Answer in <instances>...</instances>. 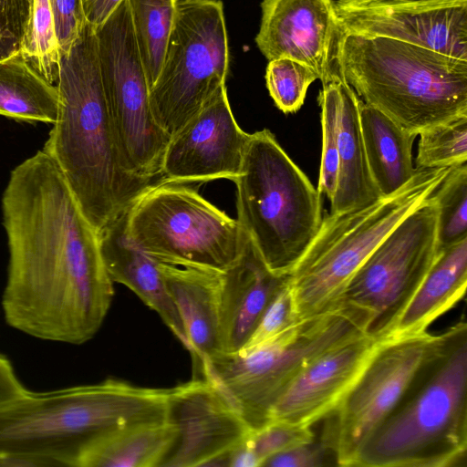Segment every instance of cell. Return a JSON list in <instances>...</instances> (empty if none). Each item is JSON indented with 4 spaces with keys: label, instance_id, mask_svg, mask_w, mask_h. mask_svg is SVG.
Masks as SVG:
<instances>
[{
    "label": "cell",
    "instance_id": "14",
    "mask_svg": "<svg viewBox=\"0 0 467 467\" xmlns=\"http://www.w3.org/2000/svg\"><path fill=\"white\" fill-rule=\"evenodd\" d=\"M338 32L386 37L467 60V0H337Z\"/></svg>",
    "mask_w": 467,
    "mask_h": 467
},
{
    "label": "cell",
    "instance_id": "29",
    "mask_svg": "<svg viewBox=\"0 0 467 467\" xmlns=\"http://www.w3.org/2000/svg\"><path fill=\"white\" fill-rule=\"evenodd\" d=\"M440 249L467 238V163L450 168L434 192Z\"/></svg>",
    "mask_w": 467,
    "mask_h": 467
},
{
    "label": "cell",
    "instance_id": "8",
    "mask_svg": "<svg viewBox=\"0 0 467 467\" xmlns=\"http://www.w3.org/2000/svg\"><path fill=\"white\" fill-rule=\"evenodd\" d=\"M369 314L340 301L329 309L296 320L274 339L246 352H219L194 374L214 383L254 431L287 385L331 348L367 334Z\"/></svg>",
    "mask_w": 467,
    "mask_h": 467
},
{
    "label": "cell",
    "instance_id": "32",
    "mask_svg": "<svg viewBox=\"0 0 467 467\" xmlns=\"http://www.w3.org/2000/svg\"><path fill=\"white\" fill-rule=\"evenodd\" d=\"M318 79L307 66L286 57L269 60L265 83L275 106L284 113H295L304 104L309 86Z\"/></svg>",
    "mask_w": 467,
    "mask_h": 467
},
{
    "label": "cell",
    "instance_id": "25",
    "mask_svg": "<svg viewBox=\"0 0 467 467\" xmlns=\"http://www.w3.org/2000/svg\"><path fill=\"white\" fill-rule=\"evenodd\" d=\"M175 434L167 420L131 424L88 446L77 467H161Z\"/></svg>",
    "mask_w": 467,
    "mask_h": 467
},
{
    "label": "cell",
    "instance_id": "5",
    "mask_svg": "<svg viewBox=\"0 0 467 467\" xmlns=\"http://www.w3.org/2000/svg\"><path fill=\"white\" fill-rule=\"evenodd\" d=\"M333 62L361 100L411 134L467 117V60L390 38L338 32Z\"/></svg>",
    "mask_w": 467,
    "mask_h": 467
},
{
    "label": "cell",
    "instance_id": "7",
    "mask_svg": "<svg viewBox=\"0 0 467 467\" xmlns=\"http://www.w3.org/2000/svg\"><path fill=\"white\" fill-rule=\"evenodd\" d=\"M450 168L417 169L392 194L323 216L317 234L288 275L296 318L317 315L339 303L358 269L406 216L429 200Z\"/></svg>",
    "mask_w": 467,
    "mask_h": 467
},
{
    "label": "cell",
    "instance_id": "15",
    "mask_svg": "<svg viewBox=\"0 0 467 467\" xmlns=\"http://www.w3.org/2000/svg\"><path fill=\"white\" fill-rule=\"evenodd\" d=\"M166 420L176 434L161 467H221L253 431L225 394L203 378L170 388Z\"/></svg>",
    "mask_w": 467,
    "mask_h": 467
},
{
    "label": "cell",
    "instance_id": "20",
    "mask_svg": "<svg viewBox=\"0 0 467 467\" xmlns=\"http://www.w3.org/2000/svg\"><path fill=\"white\" fill-rule=\"evenodd\" d=\"M187 337L194 373L221 352V273L158 263Z\"/></svg>",
    "mask_w": 467,
    "mask_h": 467
},
{
    "label": "cell",
    "instance_id": "13",
    "mask_svg": "<svg viewBox=\"0 0 467 467\" xmlns=\"http://www.w3.org/2000/svg\"><path fill=\"white\" fill-rule=\"evenodd\" d=\"M438 335L382 339L336 410L326 419L322 441L339 466H353L358 451L392 411Z\"/></svg>",
    "mask_w": 467,
    "mask_h": 467
},
{
    "label": "cell",
    "instance_id": "23",
    "mask_svg": "<svg viewBox=\"0 0 467 467\" xmlns=\"http://www.w3.org/2000/svg\"><path fill=\"white\" fill-rule=\"evenodd\" d=\"M467 238L440 249L438 256L411 301L398 320L391 336L420 334L465 294Z\"/></svg>",
    "mask_w": 467,
    "mask_h": 467
},
{
    "label": "cell",
    "instance_id": "18",
    "mask_svg": "<svg viewBox=\"0 0 467 467\" xmlns=\"http://www.w3.org/2000/svg\"><path fill=\"white\" fill-rule=\"evenodd\" d=\"M381 340L364 334L320 355L283 390L269 410L268 421L312 427L326 419L343 400Z\"/></svg>",
    "mask_w": 467,
    "mask_h": 467
},
{
    "label": "cell",
    "instance_id": "22",
    "mask_svg": "<svg viewBox=\"0 0 467 467\" xmlns=\"http://www.w3.org/2000/svg\"><path fill=\"white\" fill-rule=\"evenodd\" d=\"M337 89L339 170L330 213L361 208L381 197L368 165L359 121L360 98L339 74Z\"/></svg>",
    "mask_w": 467,
    "mask_h": 467
},
{
    "label": "cell",
    "instance_id": "34",
    "mask_svg": "<svg viewBox=\"0 0 467 467\" xmlns=\"http://www.w3.org/2000/svg\"><path fill=\"white\" fill-rule=\"evenodd\" d=\"M296 320L294 300L287 280L273 296L257 325L246 342L237 352H246L274 339Z\"/></svg>",
    "mask_w": 467,
    "mask_h": 467
},
{
    "label": "cell",
    "instance_id": "30",
    "mask_svg": "<svg viewBox=\"0 0 467 467\" xmlns=\"http://www.w3.org/2000/svg\"><path fill=\"white\" fill-rule=\"evenodd\" d=\"M416 169L452 167L467 161V117L420 132Z\"/></svg>",
    "mask_w": 467,
    "mask_h": 467
},
{
    "label": "cell",
    "instance_id": "21",
    "mask_svg": "<svg viewBox=\"0 0 467 467\" xmlns=\"http://www.w3.org/2000/svg\"><path fill=\"white\" fill-rule=\"evenodd\" d=\"M99 239L102 259L113 283L133 291L187 348L182 319L159 271L158 262L128 239L123 212L99 233Z\"/></svg>",
    "mask_w": 467,
    "mask_h": 467
},
{
    "label": "cell",
    "instance_id": "27",
    "mask_svg": "<svg viewBox=\"0 0 467 467\" xmlns=\"http://www.w3.org/2000/svg\"><path fill=\"white\" fill-rule=\"evenodd\" d=\"M140 59L150 84L155 83L173 26L177 0H128Z\"/></svg>",
    "mask_w": 467,
    "mask_h": 467
},
{
    "label": "cell",
    "instance_id": "36",
    "mask_svg": "<svg viewBox=\"0 0 467 467\" xmlns=\"http://www.w3.org/2000/svg\"><path fill=\"white\" fill-rule=\"evenodd\" d=\"M53 13L60 54L68 53L87 21L82 0H48Z\"/></svg>",
    "mask_w": 467,
    "mask_h": 467
},
{
    "label": "cell",
    "instance_id": "4",
    "mask_svg": "<svg viewBox=\"0 0 467 467\" xmlns=\"http://www.w3.org/2000/svg\"><path fill=\"white\" fill-rule=\"evenodd\" d=\"M467 324L439 334L398 404L358 452L359 467H465Z\"/></svg>",
    "mask_w": 467,
    "mask_h": 467
},
{
    "label": "cell",
    "instance_id": "6",
    "mask_svg": "<svg viewBox=\"0 0 467 467\" xmlns=\"http://www.w3.org/2000/svg\"><path fill=\"white\" fill-rule=\"evenodd\" d=\"M234 182L237 221L265 265L288 275L321 225L323 195L268 129L249 135Z\"/></svg>",
    "mask_w": 467,
    "mask_h": 467
},
{
    "label": "cell",
    "instance_id": "16",
    "mask_svg": "<svg viewBox=\"0 0 467 467\" xmlns=\"http://www.w3.org/2000/svg\"><path fill=\"white\" fill-rule=\"evenodd\" d=\"M249 133L236 122L221 86L173 136L165 149L161 180L178 183L234 181Z\"/></svg>",
    "mask_w": 467,
    "mask_h": 467
},
{
    "label": "cell",
    "instance_id": "10",
    "mask_svg": "<svg viewBox=\"0 0 467 467\" xmlns=\"http://www.w3.org/2000/svg\"><path fill=\"white\" fill-rule=\"evenodd\" d=\"M230 51L220 0H177L160 74L150 89L157 124L173 136L223 85Z\"/></svg>",
    "mask_w": 467,
    "mask_h": 467
},
{
    "label": "cell",
    "instance_id": "28",
    "mask_svg": "<svg viewBox=\"0 0 467 467\" xmlns=\"http://www.w3.org/2000/svg\"><path fill=\"white\" fill-rule=\"evenodd\" d=\"M19 54L47 82L56 85L61 54L48 0H34Z\"/></svg>",
    "mask_w": 467,
    "mask_h": 467
},
{
    "label": "cell",
    "instance_id": "35",
    "mask_svg": "<svg viewBox=\"0 0 467 467\" xmlns=\"http://www.w3.org/2000/svg\"><path fill=\"white\" fill-rule=\"evenodd\" d=\"M34 0H0V61L20 52Z\"/></svg>",
    "mask_w": 467,
    "mask_h": 467
},
{
    "label": "cell",
    "instance_id": "11",
    "mask_svg": "<svg viewBox=\"0 0 467 467\" xmlns=\"http://www.w3.org/2000/svg\"><path fill=\"white\" fill-rule=\"evenodd\" d=\"M95 34L102 85L121 162L130 174L152 182L161 176L171 137L151 113L150 88L128 0L95 28Z\"/></svg>",
    "mask_w": 467,
    "mask_h": 467
},
{
    "label": "cell",
    "instance_id": "17",
    "mask_svg": "<svg viewBox=\"0 0 467 467\" xmlns=\"http://www.w3.org/2000/svg\"><path fill=\"white\" fill-rule=\"evenodd\" d=\"M255 43L268 60L286 57L323 82L334 71L338 25L332 0H263Z\"/></svg>",
    "mask_w": 467,
    "mask_h": 467
},
{
    "label": "cell",
    "instance_id": "9",
    "mask_svg": "<svg viewBox=\"0 0 467 467\" xmlns=\"http://www.w3.org/2000/svg\"><path fill=\"white\" fill-rule=\"evenodd\" d=\"M128 239L161 264L223 273L241 255L247 234L198 192L161 180L123 211Z\"/></svg>",
    "mask_w": 467,
    "mask_h": 467
},
{
    "label": "cell",
    "instance_id": "2",
    "mask_svg": "<svg viewBox=\"0 0 467 467\" xmlns=\"http://www.w3.org/2000/svg\"><path fill=\"white\" fill-rule=\"evenodd\" d=\"M57 118L43 150L66 178L84 215L99 233L153 182L124 168L102 85L95 28L86 23L61 55Z\"/></svg>",
    "mask_w": 467,
    "mask_h": 467
},
{
    "label": "cell",
    "instance_id": "1",
    "mask_svg": "<svg viewBox=\"0 0 467 467\" xmlns=\"http://www.w3.org/2000/svg\"><path fill=\"white\" fill-rule=\"evenodd\" d=\"M2 211L9 248L5 321L40 339L88 341L109 309L113 281L99 233L43 150L12 171Z\"/></svg>",
    "mask_w": 467,
    "mask_h": 467
},
{
    "label": "cell",
    "instance_id": "37",
    "mask_svg": "<svg viewBox=\"0 0 467 467\" xmlns=\"http://www.w3.org/2000/svg\"><path fill=\"white\" fill-rule=\"evenodd\" d=\"M329 453L333 456L323 441H313L275 453L267 458L262 466L319 467L326 464L325 461Z\"/></svg>",
    "mask_w": 467,
    "mask_h": 467
},
{
    "label": "cell",
    "instance_id": "3",
    "mask_svg": "<svg viewBox=\"0 0 467 467\" xmlns=\"http://www.w3.org/2000/svg\"><path fill=\"white\" fill-rule=\"evenodd\" d=\"M170 388L115 379L0 402V467H77L84 451L118 429L166 420Z\"/></svg>",
    "mask_w": 467,
    "mask_h": 467
},
{
    "label": "cell",
    "instance_id": "26",
    "mask_svg": "<svg viewBox=\"0 0 467 467\" xmlns=\"http://www.w3.org/2000/svg\"><path fill=\"white\" fill-rule=\"evenodd\" d=\"M58 109L56 85L41 77L19 53L0 61V115L54 124Z\"/></svg>",
    "mask_w": 467,
    "mask_h": 467
},
{
    "label": "cell",
    "instance_id": "33",
    "mask_svg": "<svg viewBox=\"0 0 467 467\" xmlns=\"http://www.w3.org/2000/svg\"><path fill=\"white\" fill-rule=\"evenodd\" d=\"M247 440L259 466H262L267 458L275 453L315 441V433L308 426L271 420L252 431Z\"/></svg>",
    "mask_w": 467,
    "mask_h": 467
},
{
    "label": "cell",
    "instance_id": "12",
    "mask_svg": "<svg viewBox=\"0 0 467 467\" xmlns=\"http://www.w3.org/2000/svg\"><path fill=\"white\" fill-rule=\"evenodd\" d=\"M437 218L433 192L386 236L348 283L339 301L369 314L367 335L391 336L438 256Z\"/></svg>",
    "mask_w": 467,
    "mask_h": 467
},
{
    "label": "cell",
    "instance_id": "24",
    "mask_svg": "<svg viewBox=\"0 0 467 467\" xmlns=\"http://www.w3.org/2000/svg\"><path fill=\"white\" fill-rule=\"evenodd\" d=\"M359 121L368 169L381 197L404 186L416 173L412 144L417 135L401 128L361 99Z\"/></svg>",
    "mask_w": 467,
    "mask_h": 467
},
{
    "label": "cell",
    "instance_id": "31",
    "mask_svg": "<svg viewBox=\"0 0 467 467\" xmlns=\"http://www.w3.org/2000/svg\"><path fill=\"white\" fill-rule=\"evenodd\" d=\"M338 73L335 71L322 82L317 101L321 108L322 153L318 192L329 201L334 197L339 170L337 147Z\"/></svg>",
    "mask_w": 467,
    "mask_h": 467
},
{
    "label": "cell",
    "instance_id": "38",
    "mask_svg": "<svg viewBox=\"0 0 467 467\" xmlns=\"http://www.w3.org/2000/svg\"><path fill=\"white\" fill-rule=\"evenodd\" d=\"M26 389L9 359L0 354V402L16 397Z\"/></svg>",
    "mask_w": 467,
    "mask_h": 467
},
{
    "label": "cell",
    "instance_id": "19",
    "mask_svg": "<svg viewBox=\"0 0 467 467\" xmlns=\"http://www.w3.org/2000/svg\"><path fill=\"white\" fill-rule=\"evenodd\" d=\"M288 275L272 272L247 235L239 258L221 273V352L241 349Z\"/></svg>",
    "mask_w": 467,
    "mask_h": 467
},
{
    "label": "cell",
    "instance_id": "39",
    "mask_svg": "<svg viewBox=\"0 0 467 467\" xmlns=\"http://www.w3.org/2000/svg\"><path fill=\"white\" fill-rule=\"evenodd\" d=\"M123 0H82L87 23L98 27L117 9Z\"/></svg>",
    "mask_w": 467,
    "mask_h": 467
}]
</instances>
